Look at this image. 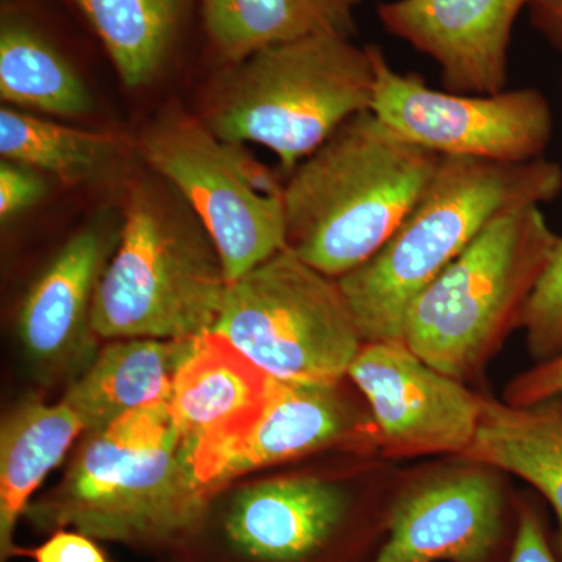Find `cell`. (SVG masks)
<instances>
[{
  "mask_svg": "<svg viewBox=\"0 0 562 562\" xmlns=\"http://www.w3.org/2000/svg\"><path fill=\"white\" fill-rule=\"evenodd\" d=\"M562 397V353L520 373L505 390V403L535 406Z\"/></svg>",
  "mask_w": 562,
  "mask_h": 562,
  "instance_id": "obj_25",
  "label": "cell"
},
{
  "mask_svg": "<svg viewBox=\"0 0 562 562\" xmlns=\"http://www.w3.org/2000/svg\"><path fill=\"white\" fill-rule=\"evenodd\" d=\"M528 11L536 32L562 54V0H535Z\"/></svg>",
  "mask_w": 562,
  "mask_h": 562,
  "instance_id": "obj_29",
  "label": "cell"
},
{
  "mask_svg": "<svg viewBox=\"0 0 562 562\" xmlns=\"http://www.w3.org/2000/svg\"><path fill=\"white\" fill-rule=\"evenodd\" d=\"M462 457L514 473L541 492L560 524L562 558V406L553 401L513 406L484 398L475 439Z\"/></svg>",
  "mask_w": 562,
  "mask_h": 562,
  "instance_id": "obj_20",
  "label": "cell"
},
{
  "mask_svg": "<svg viewBox=\"0 0 562 562\" xmlns=\"http://www.w3.org/2000/svg\"><path fill=\"white\" fill-rule=\"evenodd\" d=\"M128 88L157 79L187 25L192 0H70Z\"/></svg>",
  "mask_w": 562,
  "mask_h": 562,
  "instance_id": "obj_22",
  "label": "cell"
},
{
  "mask_svg": "<svg viewBox=\"0 0 562 562\" xmlns=\"http://www.w3.org/2000/svg\"><path fill=\"white\" fill-rule=\"evenodd\" d=\"M362 0H198L203 33L221 60L233 65L279 44L357 33Z\"/></svg>",
  "mask_w": 562,
  "mask_h": 562,
  "instance_id": "obj_18",
  "label": "cell"
},
{
  "mask_svg": "<svg viewBox=\"0 0 562 562\" xmlns=\"http://www.w3.org/2000/svg\"><path fill=\"white\" fill-rule=\"evenodd\" d=\"M106 247L98 228L80 232L58 251L22 302L18 335L43 380L83 372L94 360L92 303L106 266Z\"/></svg>",
  "mask_w": 562,
  "mask_h": 562,
  "instance_id": "obj_13",
  "label": "cell"
},
{
  "mask_svg": "<svg viewBox=\"0 0 562 562\" xmlns=\"http://www.w3.org/2000/svg\"><path fill=\"white\" fill-rule=\"evenodd\" d=\"M210 492L199 483L169 402L140 406L85 432L57 487L32 502L38 530L92 539L160 543L201 527Z\"/></svg>",
  "mask_w": 562,
  "mask_h": 562,
  "instance_id": "obj_1",
  "label": "cell"
},
{
  "mask_svg": "<svg viewBox=\"0 0 562 562\" xmlns=\"http://www.w3.org/2000/svg\"><path fill=\"white\" fill-rule=\"evenodd\" d=\"M195 338H131L110 344L74 380L63 403L76 413L87 432L140 406L169 402L176 373Z\"/></svg>",
  "mask_w": 562,
  "mask_h": 562,
  "instance_id": "obj_17",
  "label": "cell"
},
{
  "mask_svg": "<svg viewBox=\"0 0 562 562\" xmlns=\"http://www.w3.org/2000/svg\"><path fill=\"white\" fill-rule=\"evenodd\" d=\"M558 239L541 206L502 214L414 299L403 341L443 375H479L520 327Z\"/></svg>",
  "mask_w": 562,
  "mask_h": 562,
  "instance_id": "obj_6",
  "label": "cell"
},
{
  "mask_svg": "<svg viewBox=\"0 0 562 562\" xmlns=\"http://www.w3.org/2000/svg\"><path fill=\"white\" fill-rule=\"evenodd\" d=\"M213 331L295 382H338L364 344L338 280L290 249L233 281Z\"/></svg>",
  "mask_w": 562,
  "mask_h": 562,
  "instance_id": "obj_7",
  "label": "cell"
},
{
  "mask_svg": "<svg viewBox=\"0 0 562 562\" xmlns=\"http://www.w3.org/2000/svg\"><path fill=\"white\" fill-rule=\"evenodd\" d=\"M85 432L76 413L65 403L47 405L31 397L2 422L0 430V561L20 554L14 546L18 520L50 471Z\"/></svg>",
  "mask_w": 562,
  "mask_h": 562,
  "instance_id": "obj_19",
  "label": "cell"
},
{
  "mask_svg": "<svg viewBox=\"0 0 562 562\" xmlns=\"http://www.w3.org/2000/svg\"><path fill=\"white\" fill-rule=\"evenodd\" d=\"M347 375L368 398L383 446L394 457L462 454L475 439L484 398L422 361L403 341L362 344Z\"/></svg>",
  "mask_w": 562,
  "mask_h": 562,
  "instance_id": "obj_10",
  "label": "cell"
},
{
  "mask_svg": "<svg viewBox=\"0 0 562 562\" xmlns=\"http://www.w3.org/2000/svg\"><path fill=\"white\" fill-rule=\"evenodd\" d=\"M20 5L3 9L0 24V95L55 116L90 113L91 95L54 40Z\"/></svg>",
  "mask_w": 562,
  "mask_h": 562,
  "instance_id": "obj_21",
  "label": "cell"
},
{
  "mask_svg": "<svg viewBox=\"0 0 562 562\" xmlns=\"http://www.w3.org/2000/svg\"><path fill=\"white\" fill-rule=\"evenodd\" d=\"M27 554L33 562H110L101 547L90 536L80 531L63 530L52 531L47 541L22 552Z\"/></svg>",
  "mask_w": 562,
  "mask_h": 562,
  "instance_id": "obj_27",
  "label": "cell"
},
{
  "mask_svg": "<svg viewBox=\"0 0 562 562\" xmlns=\"http://www.w3.org/2000/svg\"><path fill=\"white\" fill-rule=\"evenodd\" d=\"M441 158L403 139L373 111L357 114L283 184L286 249L341 279L390 241Z\"/></svg>",
  "mask_w": 562,
  "mask_h": 562,
  "instance_id": "obj_3",
  "label": "cell"
},
{
  "mask_svg": "<svg viewBox=\"0 0 562 562\" xmlns=\"http://www.w3.org/2000/svg\"><path fill=\"white\" fill-rule=\"evenodd\" d=\"M372 111L403 139L442 157L528 162L546 155L553 111L536 88L497 94L439 91L417 74L392 68L380 47L372 46Z\"/></svg>",
  "mask_w": 562,
  "mask_h": 562,
  "instance_id": "obj_9",
  "label": "cell"
},
{
  "mask_svg": "<svg viewBox=\"0 0 562 562\" xmlns=\"http://www.w3.org/2000/svg\"><path fill=\"white\" fill-rule=\"evenodd\" d=\"M140 150L198 214L228 283L286 249L283 184L241 144L225 143L202 121L172 110L144 132Z\"/></svg>",
  "mask_w": 562,
  "mask_h": 562,
  "instance_id": "obj_8",
  "label": "cell"
},
{
  "mask_svg": "<svg viewBox=\"0 0 562 562\" xmlns=\"http://www.w3.org/2000/svg\"><path fill=\"white\" fill-rule=\"evenodd\" d=\"M520 327L527 331L528 349L539 362L562 353V236L525 306Z\"/></svg>",
  "mask_w": 562,
  "mask_h": 562,
  "instance_id": "obj_24",
  "label": "cell"
},
{
  "mask_svg": "<svg viewBox=\"0 0 562 562\" xmlns=\"http://www.w3.org/2000/svg\"><path fill=\"white\" fill-rule=\"evenodd\" d=\"M509 562H558L539 517L531 509L520 514Z\"/></svg>",
  "mask_w": 562,
  "mask_h": 562,
  "instance_id": "obj_28",
  "label": "cell"
},
{
  "mask_svg": "<svg viewBox=\"0 0 562 562\" xmlns=\"http://www.w3.org/2000/svg\"><path fill=\"white\" fill-rule=\"evenodd\" d=\"M120 143L102 133L66 127L13 109L0 111L3 160L49 172L63 181H83L105 171Z\"/></svg>",
  "mask_w": 562,
  "mask_h": 562,
  "instance_id": "obj_23",
  "label": "cell"
},
{
  "mask_svg": "<svg viewBox=\"0 0 562 562\" xmlns=\"http://www.w3.org/2000/svg\"><path fill=\"white\" fill-rule=\"evenodd\" d=\"M46 194V181L35 169L3 160L0 165V217L9 221Z\"/></svg>",
  "mask_w": 562,
  "mask_h": 562,
  "instance_id": "obj_26",
  "label": "cell"
},
{
  "mask_svg": "<svg viewBox=\"0 0 562 562\" xmlns=\"http://www.w3.org/2000/svg\"><path fill=\"white\" fill-rule=\"evenodd\" d=\"M360 427L336 383L273 376L268 401L241 438L206 473L210 494L243 473L335 446Z\"/></svg>",
  "mask_w": 562,
  "mask_h": 562,
  "instance_id": "obj_16",
  "label": "cell"
},
{
  "mask_svg": "<svg viewBox=\"0 0 562 562\" xmlns=\"http://www.w3.org/2000/svg\"><path fill=\"white\" fill-rule=\"evenodd\" d=\"M561 83H562V74H561Z\"/></svg>",
  "mask_w": 562,
  "mask_h": 562,
  "instance_id": "obj_30",
  "label": "cell"
},
{
  "mask_svg": "<svg viewBox=\"0 0 562 562\" xmlns=\"http://www.w3.org/2000/svg\"><path fill=\"white\" fill-rule=\"evenodd\" d=\"M502 490L465 472L406 495L392 509L390 538L372 562H483L501 538Z\"/></svg>",
  "mask_w": 562,
  "mask_h": 562,
  "instance_id": "obj_14",
  "label": "cell"
},
{
  "mask_svg": "<svg viewBox=\"0 0 562 562\" xmlns=\"http://www.w3.org/2000/svg\"><path fill=\"white\" fill-rule=\"evenodd\" d=\"M561 192V165L546 157L528 162L442 157L390 241L338 279L362 341H403L414 299L487 225L509 211L552 202Z\"/></svg>",
  "mask_w": 562,
  "mask_h": 562,
  "instance_id": "obj_2",
  "label": "cell"
},
{
  "mask_svg": "<svg viewBox=\"0 0 562 562\" xmlns=\"http://www.w3.org/2000/svg\"><path fill=\"white\" fill-rule=\"evenodd\" d=\"M272 380L220 333L195 338L173 379L169 408L202 486L214 462L261 413Z\"/></svg>",
  "mask_w": 562,
  "mask_h": 562,
  "instance_id": "obj_12",
  "label": "cell"
},
{
  "mask_svg": "<svg viewBox=\"0 0 562 562\" xmlns=\"http://www.w3.org/2000/svg\"><path fill=\"white\" fill-rule=\"evenodd\" d=\"M228 286L216 244L179 192L139 184L95 290L92 331L105 339L195 338L213 331Z\"/></svg>",
  "mask_w": 562,
  "mask_h": 562,
  "instance_id": "obj_4",
  "label": "cell"
},
{
  "mask_svg": "<svg viewBox=\"0 0 562 562\" xmlns=\"http://www.w3.org/2000/svg\"><path fill=\"white\" fill-rule=\"evenodd\" d=\"M202 122L232 144H260L291 173L351 117L372 111V46L342 35L266 47L228 65Z\"/></svg>",
  "mask_w": 562,
  "mask_h": 562,
  "instance_id": "obj_5",
  "label": "cell"
},
{
  "mask_svg": "<svg viewBox=\"0 0 562 562\" xmlns=\"http://www.w3.org/2000/svg\"><path fill=\"white\" fill-rule=\"evenodd\" d=\"M347 498L319 479L269 480L233 497L224 535L233 552L251 562H305L341 527Z\"/></svg>",
  "mask_w": 562,
  "mask_h": 562,
  "instance_id": "obj_15",
  "label": "cell"
},
{
  "mask_svg": "<svg viewBox=\"0 0 562 562\" xmlns=\"http://www.w3.org/2000/svg\"><path fill=\"white\" fill-rule=\"evenodd\" d=\"M535 0H387L376 13L384 31L430 57L447 91L506 90L517 16Z\"/></svg>",
  "mask_w": 562,
  "mask_h": 562,
  "instance_id": "obj_11",
  "label": "cell"
}]
</instances>
